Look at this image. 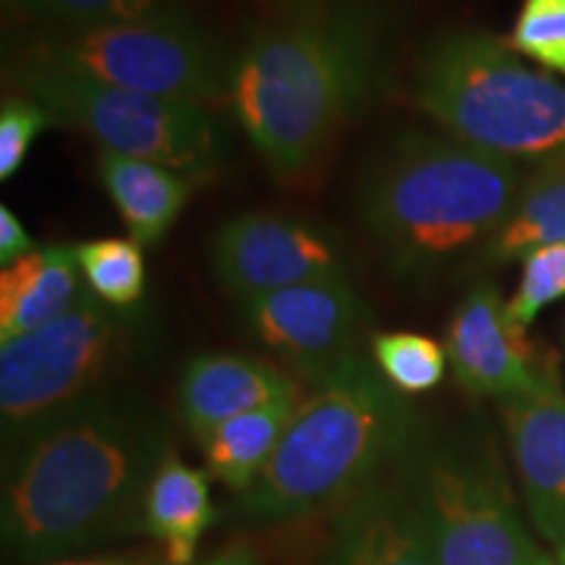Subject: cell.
Wrapping results in <instances>:
<instances>
[{"mask_svg":"<svg viewBox=\"0 0 565 565\" xmlns=\"http://www.w3.org/2000/svg\"><path fill=\"white\" fill-rule=\"evenodd\" d=\"M55 126L45 105L26 95H9L0 108V179L11 181L24 166L32 145L42 131Z\"/></svg>","mask_w":565,"mask_h":565,"instance_id":"26","label":"cell"},{"mask_svg":"<svg viewBox=\"0 0 565 565\" xmlns=\"http://www.w3.org/2000/svg\"><path fill=\"white\" fill-rule=\"evenodd\" d=\"M11 76L21 95L51 110L55 126L87 134L100 150L158 162L192 183L212 179L221 168L223 137L204 105L110 87L24 61L13 63Z\"/></svg>","mask_w":565,"mask_h":565,"instance_id":"6","label":"cell"},{"mask_svg":"<svg viewBox=\"0 0 565 565\" xmlns=\"http://www.w3.org/2000/svg\"><path fill=\"white\" fill-rule=\"evenodd\" d=\"M328 565H437L412 494L372 487L338 521Z\"/></svg>","mask_w":565,"mask_h":565,"instance_id":"15","label":"cell"},{"mask_svg":"<svg viewBox=\"0 0 565 565\" xmlns=\"http://www.w3.org/2000/svg\"><path fill=\"white\" fill-rule=\"evenodd\" d=\"M526 175L519 162L454 137L404 134L359 181V215L404 278H427L503 228Z\"/></svg>","mask_w":565,"mask_h":565,"instance_id":"3","label":"cell"},{"mask_svg":"<svg viewBox=\"0 0 565 565\" xmlns=\"http://www.w3.org/2000/svg\"><path fill=\"white\" fill-rule=\"evenodd\" d=\"M11 9L47 30L137 24L175 13L173 0H11Z\"/></svg>","mask_w":565,"mask_h":565,"instance_id":"22","label":"cell"},{"mask_svg":"<svg viewBox=\"0 0 565 565\" xmlns=\"http://www.w3.org/2000/svg\"><path fill=\"white\" fill-rule=\"evenodd\" d=\"M312 383L270 463L244 494L246 513L257 521L301 519L362 494L412 448L414 414L406 395L362 353H351Z\"/></svg>","mask_w":565,"mask_h":565,"instance_id":"4","label":"cell"},{"mask_svg":"<svg viewBox=\"0 0 565 565\" xmlns=\"http://www.w3.org/2000/svg\"><path fill=\"white\" fill-rule=\"evenodd\" d=\"M515 471L536 532L565 547V393L547 374L500 404Z\"/></svg>","mask_w":565,"mask_h":565,"instance_id":"13","label":"cell"},{"mask_svg":"<svg viewBox=\"0 0 565 565\" xmlns=\"http://www.w3.org/2000/svg\"><path fill=\"white\" fill-rule=\"evenodd\" d=\"M129 320L84 286L79 301L13 341L0 343V414L6 435H21L47 416L100 393L124 351Z\"/></svg>","mask_w":565,"mask_h":565,"instance_id":"8","label":"cell"},{"mask_svg":"<svg viewBox=\"0 0 565 565\" xmlns=\"http://www.w3.org/2000/svg\"><path fill=\"white\" fill-rule=\"evenodd\" d=\"M296 398V383L278 366L236 353H207L186 364L179 380V412L196 440L223 422L278 401Z\"/></svg>","mask_w":565,"mask_h":565,"instance_id":"14","label":"cell"},{"mask_svg":"<svg viewBox=\"0 0 565 565\" xmlns=\"http://www.w3.org/2000/svg\"><path fill=\"white\" fill-rule=\"evenodd\" d=\"M445 351L458 385L500 404L534 391L547 372L534 364L526 330L508 317V301L490 280L475 282L450 317Z\"/></svg>","mask_w":565,"mask_h":565,"instance_id":"12","label":"cell"},{"mask_svg":"<svg viewBox=\"0 0 565 565\" xmlns=\"http://www.w3.org/2000/svg\"><path fill=\"white\" fill-rule=\"evenodd\" d=\"M212 519L215 511H212L207 475L175 456H166L147 490L145 529L162 540L168 563H192L196 545Z\"/></svg>","mask_w":565,"mask_h":565,"instance_id":"18","label":"cell"},{"mask_svg":"<svg viewBox=\"0 0 565 565\" xmlns=\"http://www.w3.org/2000/svg\"><path fill=\"white\" fill-rule=\"evenodd\" d=\"M505 42L521 58L565 76V0H521Z\"/></svg>","mask_w":565,"mask_h":565,"instance_id":"24","label":"cell"},{"mask_svg":"<svg viewBox=\"0 0 565 565\" xmlns=\"http://www.w3.org/2000/svg\"><path fill=\"white\" fill-rule=\"evenodd\" d=\"M145 246L134 238H89L76 246L84 286L113 309L137 307L147 288Z\"/></svg>","mask_w":565,"mask_h":565,"instance_id":"21","label":"cell"},{"mask_svg":"<svg viewBox=\"0 0 565 565\" xmlns=\"http://www.w3.org/2000/svg\"><path fill=\"white\" fill-rule=\"evenodd\" d=\"M296 406H299V398H286L233 416L212 429L202 440L210 475L228 484L231 490H249L278 450Z\"/></svg>","mask_w":565,"mask_h":565,"instance_id":"19","label":"cell"},{"mask_svg":"<svg viewBox=\"0 0 565 565\" xmlns=\"http://www.w3.org/2000/svg\"><path fill=\"white\" fill-rule=\"evenodd\" d=\"M565 296V244H550L529 252L521 259V280L513 299L508 301V317L526 330L550 303Z\"/></svg>","mask_w":565,"mask_h":565,"instance_id":"25","label":"cell"},{"mask_svg":"<svg viewBox=\"0 0 565 565\" xmlns=\"http://www.w3.org/2000/svg\"><path fill=\"white\" fill-rule=\"evenodd\" d=\"M84 291L76 246L47 244L0 270V343L66 315Z\"/></svg>","mask_w":565,"mask_h":565,"instance_id":"16","label":"cell"},{"mask_svg":"<svg viewBox=\"0 0 565 565\" xmlns=\"http://www.w3.org/2000/svg\"><path fill=\"white\" fill-rule=\"evenodd\" d=\"M17 61L204 108L228 100L231 66L179 11L137 24L47 30Z\"/></svg>","mask_w":565,"mask_h":565,"instance_id":"7","label":"cell"},{"mask_svg":"<svg viewBox=\"0 0 565 565\" xmlns=\"http://www.w3.org/2000/svg\"><path fill=\"white\" fill-rule=\"evenodd\" d=\"M414 500L437 565H542L545 553L515 521L490 466L454 448H427L414 463Z\"/></svg>","mask_w":565,"mask_h":565,"instance_id":"9","label":"cell"},{"mask_svg":"<svg viewBox=\"0 0 565 565\" xmlns=\"http://www.w3.org/2000/svg\"><path fill=\"white\" fill-rule=\"evenodd\" d=\"M47 565H145L137 561H76V563H47Z\"/></svg>","mask_w":565,"mask_h":565,"instance_id":"29","label":"cell"},{"mask_svg":"<svg viewBox=\"0 0 565 565\" xmlns=\"http://www.w3.org/2000/svg\"><path fill=\"white\" fill-rule=\"evenodd\" d=\"M550 244H565V160L526 175L503 228L484 244L482 263L500 267Z\"/></svg>","mask_w":565,"mask_h":565,"instance_id":"20","label":"cell"},{"mask_svg":"<svg viewBox=\"0 0 565 565\" xmlns=\"http://www.w3.org/2000/svg\"><path fill=\"white\" fill-rule=\"evenodd\" d=\"M34 249H40L38 242L26 233L24 223L19 221L17 212H13L9 204H3V207H0V267H11Z\"/></svg>","mask_w":565,"mask_h":565,"instance_id":"27","label":"cell"},{"mask_svg":"<svg viewBox=\"0 0 565 565\" xmlns=\"http://www.w3.org/2000/svg\"><path fill=\"white\" fill-rule=\"evenodd\" d=\"M202 565H257V557H254L246 547H233L225 550L221 555L210 557V561Z\"/></svg>","mask_w":565,"mask_h":565,"instance_id":"28","label":"cell"},{"mask_svg":"<svg viewBox=\"0 0 565 565\" xmlns=\"http://www.w3.org/2000/svg\"><path fill=\"white\" fill-rule=\"evenodd\" d=\"M414 100L448 137L513 162L565 160V84L529 68L505 40L463 30L437 38Z\"/></svg>","mask_w":565,"mask_h":565,"instance_id":"5","label":"cell"},{"mask_svg":"<svg viewBox=\"0 0 565 565\" xmlns=\"http://www.w3.org/2000/svg\"><path fill=\"white\" fill-rule=\"evenodd\" d=\"M380 74V26L366 6L315 9L267 26L228 68V103L280 179L307 171Z\"/></svg>","mask_w":565,"mask_h":565,"instance_id":"2","label":"cell"},{"mask_svg":"<svg viewBox=\"0 0 565 565\" xmlns=\"http://www.w3.org/2000/svg\"><path fill=\"white\" fill-rule=\"evenodd\" d=\"M372 359L401 395L435 391L448 370V351L419 333H377L372 338Z\"/></svg>","mask_w":565,"mask_h":565,"instance_id":"23","label":"cell"},{"mask_svg":"<svg viewBox=\"0 0 565 565\" xmlns=\"http://www.w3.org/2000/svg\"><path fill=\"white\" fill-rule=\"evenodd\" d=\"M97 175L129 238L139 246L160 244L192 196V181L186 175L110 150L97 154Z\"/></svg>","mask_w":565,"mask_h":565,"instance_id":"17","label":"cell"},{"mask_svg":"<svg viewBox=\"0 0 565 565\" xmlns=\"http://www.w3.org/2000/svg\"><path fill=\"white\" fill-rule=\"evenodd\" d=\"M210 265L223 291L238 301L349 273L335 238L309 223L267 212L225 221L210 242Z\"/></svg>","mask_w":565,"mask_h":565,"instance_id":"10","label":"cell"},{"mask_svg":"<svg viewBox=\"0 0 565 565\" xmlns=\"http://www.w3.org/2000/svg\"><path fill=\"white\" fill-rule=\"evenodd\" d=\"M542 565H565V547H555L553 555L545 553V561Z\"/></svg>","mask_w":565,"mask_h":565,"instance_id":"30","label":"cell"},{"mask_svg":"<svg viewBox=\"0 0 565 565\" xmlns=\"http://www.w3.org/2000/svg\"><path fill=\"white\" fill-rule=\"evenodd\" d=\"M3 479V542L32 563L53 561L139 521L166 435L150 414L97 393L13 437Z\"/></svg>","mask_w":565,"mask_h":565,"instance_id":"1","label":"cell"},{"mask_svg":"<svg viewBox=\"0 0 565 565\" xmlns=\"http://www.w3.org/2000/svg\"><path fill=\"white\" fill-rule=\"evenodd\" d=\"M242 315L265 349L315 380L356 353L364 303L349 280L328 278L254 296Z\"/></svg>","mask_w":565,"mask_h":565,"instance_id":"11","label":"cell"}]
</instances>
